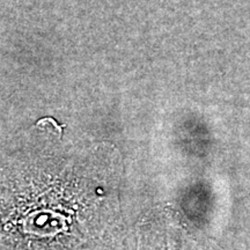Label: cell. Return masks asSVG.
I'll return each mask as SVG.
<instances>
[{"instance_id": "obj_1", "label": "cell", "mask_w": 250, "mask_h": 250, "mask_svg": "<svg viewBox=\"0 0 250 250\" xmlns=\"http://www.w3.org/2000/svg\"><path fill=\"white\" fill-rule=\"evenodd\" d=\"M48 120L0 147V250H114L116 168L52 149Z\"/></svg>"}, {"instance_id": "obj_2", "label": "cell", "mask_w": 250, "mask_h": 250, "mask_svg": "<svg viewBox=\"0 0 250 250\" xmlns=\"http://www.w3.org/2000/svg\"><path fill=\"white\" fill-rule=\"evenodd\" d=\"M138 243V250H217L171 223H154L143 227Z\"/></svg>"}]
</instances>
